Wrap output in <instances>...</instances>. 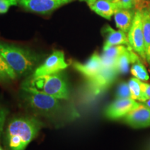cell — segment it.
<instances>
[{
  "label": "cell",
  "mask_w": 150,
  "mask_h": 150,
  "mask_svg": "<svg viewBox=\"0 0 150 150\" xmlns=\"http://www.w3.org/2000/svg\"><path fill=\"white\" fill-rule=\"evenodd\" d=\"M149 11H150V7H149Z\"/></svg>",
  "instance_id": "cell-30"
},
{
  "label": "cell",
  "mask_w": 150,
  "mask_h": 150,
  "mask_svg": "<svg viewBox=\"0 0 150 150\" xmlns=\"http://www.w3.org/2000/svg\"><path fill=\"white\" fill-rule=\"evenodd\" d=\"M130 47L125 45H117L110 47L107 50H104L102 56L104 67H115L116 63L119 56L124 53Z\"/></svg>",
  "instance_id": "cell-15"
},
{
  "label": "cell",
  "mask_w": 150,
  "mask_h": 150,
  "mask_svg": "<svg viewBox=\"0 0 150 150\" xmlns=\"http://www.w3.org/2000/svg\"><path fill=\"white\" fill-rule=\"evenodd\" d=\"M72 65L75 70L85 76L87 80L96 76L104 68L102 56L97 52H95L86 63L83 64L74 61Z\"/></svg>",
  "instance_id": "cell-11"
},
{
  "label": "cell",
  "mask_w": 150,
  "mask_h": 150,
  "mask_svg": "<svg viewBox=\"0 0 150 150\" xmlns=\"http://www.w3.org/2000/svg\"><path fill=\"white\" fill-rule=\"evenodd\" d=\"M142 90L144 95L147 97V99L150 98V83H146L145 81H141Z\"/></svg>",
  "instance_id": "cell-26"
},
{
  "label": "cell",
  "mask_w": 150,
  "mask_h": 150,
  "mask_svg": "<svg viewBox=\"0 0 150 150\" xmlns=\"http://www.w3.org/2000/svg\"><path fill=\"white\" fill-rule=\"evenodd\" d=\"M142 29L146 55V62L150 66V11L149 8L142 10Z\"/></svg>",
  "instance_id": "cell-17"
},
{
  "label": "cell",
  "mask_w": 150,
  "mask_h": 150,
  "mask_svg": "<svg viewBox=\"0 0 150 150\" xmlns=\"http://www.w3.org/2000/svg\"><path fill=\"white\" fill-rule=\"evenodd\" d=\"M42 123L35 117L14 118L6 131V141L9 150H24L42 128Z\"/></svg>",
  "instance_id": "cell-1"
},
{
  "label": "cell",
  "mask_w": 150,
  "mask_h": 150,
  "mask_svg": "<svg viewBox=\"0 0 150 150\" xmlns=\"http://www.w3.org/2000/svg\"><path fill=\"white\" fill-rule=\"evenodd\" d=\"M0 150H2V149H1V148H0Z\"/></svg>",
  "instance_id": "cell-29"
},
{
  "label": "cell",
  "mask_w": 150,
  "mask_h": 150,
  "mask_svg": "<svg viewBox=\"0 0 150 150\" xmlns=\"http://www.w3.org/2000/svg\"><path fill=\"white\" fill-rule=\"evenodd\" d=\"M141 81H142L134 76L131 77L128 82L131 98L139 102H143L147 99L142 92Z\"/></svg>",
  "instance_id": "cell-19"
},
{
  "label": "cell",
  "mask_w": 150,
  "mask_h": 150,
  "mask_svg": "<svg viewBox=\"0 0 150 150\" xmlns=\"http://www.w3.org/2000/svg\"><path fill=\"white\" fill-rule=\"evenodd\" d=\"M80 1H86V3L88 4V6H91L92 4H93L96 1V0H80Z\"/></svg>",
  "instance_id": "cell-27"
},
{
  "label": "cell",
  "mask_w": 150,
  "mask_h": 150,
  "mask_svg": "<svg viewBox=\"0 0 150 150\" xmlns=\"http://www.w3.org/2000/svg\"><path fill=\"white\" fill-rule=\"evenodd\" d=\"M118 74L119 72L115 67H104L98 74L87 80L90 93L94 96L100 95L112 85Z\"/></svg>",
  "instance_id": "cell-6"
},
{
  "label": "cell",
  "mask_w": 150,
  "mask_h": 150,
  "mask_svg": "<svg viewBox=\"0 0 150 150\" xmlns=\"http://www.w3.org/2000/svg\"><path fill=\"white\" fill-rule=\"evenodd\" d=\"M138 55L131 47L119 56L116 63V69L119 74H127L130 68V65Z\"/></svg>",
  "instance_id": "cell-16"
},
{
  "label": "cell",
  "mask_w": 150,
  "mask_h": 150,
  "mask_svg": "<svg viewBox=\"0 0 150 150\" xmlns=\"http://www.w3.org/2000/svg\"><path fill=\"white\" fill-rule=\"evenodd\" d=\"M7 115H8V110H6L5 108H0V138L3 132L4 126Z\"/></svg>",
  "instance_id": "cell-24"
},
{
  "label": "cell",
  "mask_w": 150,
  "mask_h": 150,
  "mask_svg": "<svg viewBox=\"0 0 150 150\" xmlns=\"http://www.w3.org/2000/svg\"><path fill=\"white\" fill-rule=\"evenodd\" d=\"M130 70L134 77L142 81H147L149 80V76L147 69L140 60L139 56H137L136 59L131 63Z\"/></svg>",
  "instance_id": "cell-18"
},
{
  "label": "cell",
  "mask_w": 150,
  "mask_h": 150,
  "mask_svg": "<svg viewBox=\"0 0 150 150\" xmlns=\"http://www.w3.org/2000/svg\"><path fill=\"white\" fill-rule=\"evenodd\" d=\"M134 2L136 10H142L150 7V0H134Z\"/></svg>",
  "instance_id": "cell-25"
},
{
  "label": "cell",
  "mask_w": 150,
  "mask_h": 150,
  "mask_svg": "<svg viewBox=\"0 0 150 150\" xmlns=\"http://www.w3.org/2000/svg\"><path fill=\"white\" fill-rule=\"evenodd\" d=\"M136 9H119L114 14L116 27L120 31L128 33L134 21Z\"/></svg>",
  "instance_id": "cell-13"
},
{
  "label": "cell",
  "mask_w": 150,
  "mask_h": 150,
  "mask_svg": "<svg viewBox=\"0 0 150 150\" xmlns=\"http://www.w3.org/2000/svg\"><path fill=\"white\" fill-rule=\"evenodd\" d=\"M110 1L115 4L120 9L135 8L134 0H110Z\"/></svg>",
  "instance_id": "cell-22"
},
{
  "label": "cell",
  "mask_w": 150,
  "mask_h": 150,
  "mask_svg": "<svg viewBox=\"0 0 150 150\" xmlns=\"http://www.w3.org/2000/svg\"><path fill=\"white\" fill-rule=\"evenodd\" d=\"M12 6H18L17 0H0V14L6 13Z\"/></svg>",
  "instance_id": "cell-23"
},
{
  "label": "cell",
  "mask_w": 150,
  "mask_h": 150,
  "mask_svg": "<svg viewBox=\"0 0 150 150\" xmlns=\"http://www.w3.org/2000/svg\"><path fill=\"white\" fill-rule=\"evenodd\" d=\"M0 54L17 76H25L33 71L37 57L25 49L0 42Z\"/></svg>",
  "instance_id": "cell-3"
},
{
  "label": "cell",
  "mask_w": 150,
  "mask_h": 150,
  "mask_svg": "<svg viewBox=\"0 0 150 150\" xmlns=\"http://www.w3.org/2000/svg\"><path fill=\"white\" fill-rule=\"evenodd\" d=\"M74 1L75 0H17V2L18 6L26 10L45 14Z\"/></svg>",
  "instance_id": "cell-8"
},
{
  "label": "cell",
  "mask_w": 150,
  "mask_h": 150,
  "mask_svg": "<svg viewBox=\"0 0 150 150\" xmlns=\"http://www.w3.org/2000/svg\"><path fill=\"white\" fill-rule=\"evenodd\" d=\"M140 103H142V104L145 105V106H147V107H148V108H150V98H149V99H147V100L145 101V102H140Z\"/></svg>",
  "instance_id": "cell-28"
},
{
  "label": "cell",
  "mask_w": 150,
  "mask_h": 150,
  "mask_svg": "<svg viewBox=\"0 0 150 150\" xmlns=\"http://www.w3.org/2000/svg\"><path fill=\"white\" fill-rule=\"evenodd\" d=\"M128 39L130 47L146 62V55L142 29V10H136L132 25L128 32Z\"/></svg>",
  "instance_id": "cell-5"
},
{
  "label": "cell",
  "mask_w": 150,
  "mask_h": 150,
  "mask_svg": "<svg viewBox=\"0 0 150 150\" xmlns=\"http://www.w3.org/2000/svg\"><path fill=\"white\" fill-rule=\"evenodd\" d=\"M69 64L65 61L64 53L61 51H54L40 65L35 69L33 77L42 75L53 74L64 70Z\"/></svg>",
  "instance_id": "cell-7"
},
{
  "label": "cell",
  "mask_w": 150,
  "mask_h": 150,
  "mask_svg": "<svg viewBox=\"0 0 150 150\" xmlns=\"http://www.w3.org/2000/svg\"><path fill=\"white\" fill-rule=\"evenodd\" d=\"M103 33L106 38V40L103 47V50H106L110 47L117 45H125L130 47L128 35L120 30H114L110 26L106 25L103 28Z\"/></svg>",
  "instance_id": "cell-12"
},
{
  "label": "cell",
  "mask_w": 150,
  "mask_h": 150,
  "mask_svg": "<svg viewBox=\"0 0 150 150\" xmlns=\"http://www.w3.org/2000/svg\"><path fill=\"white\" fill-rule=\"evenodd\" d=\"M22 88H30L51 95L59 99H67L70 96L68 83L63 73L31 76L22 83Z\"/></svg>",
  "instance_id": "cell-2"
},
{
  "label": "cell",
  "mask_w": 150,
  "mask_h": 150,
  "mask_svg": "<svg viewBox=\"0 0 150 150\" xmlns=\"http://www.w3.org/2000/svg\"><path fill=\"white\" fill-rule=\"evenodd\" d=\"M22 91L24 102L34 111L49 115L59 109V99L33 89L22 88Z\"/></svg>",
  "instance_id": "cell-4"
},
{
  "label": "cell",
  "mask_w": 150,
  "mask_h": 150,
  "mask_svg": "<svg viewBox=\"0 0 150 150\" xmlns=\"http://www.w3.org/2000/svg\"><path fill=\"white\" fill-rule=\"evenodd\" d=\"M116 97L118 99H126L131 98V91L128 83L126 82H122L118 86L116 93Z\"/></svg>",
  "instance_id": "cell-21"
},
{
  "label": "cell",
  "mask_w": 150,
  "mask_h": 150,
  "mask_svg": "<svg viewBox=\"0 0 150 150\" xmlns=\"http://www.w3.org/2000/svg\"><path fill=\"white\" fill-rule=\"evenodd\" d=\"M17 75L0 54V81L7 82L16 79Z\"/></svg>",
  "instance_id": "cell-20"
},
{
  "label": "cell",
  "mask_w": 150,
  "mask_h": 150,
  "mask_svg": "<svg viewBox=\"0 0 150 150\" xmlns=\"http://www.w3.org/2000/svg\"><path fill=\"white\" fill-rule=\"evenodd\" d=\"M122 119L127 125L134 129L150 127V108L140 103L138 107L129 112Z\"/></svg>",
  "instance_id": "cell-10"
},
{
  "label": "cell",
  "mask_w": 150,
  "mask_h": 150,
  "mask_svg": "<svg viewBox=\"0 0 150 150\" xmlns=\"http://www.w3.org/2000/svg\"><path fill=\"white\" fill-rule=\"evenodd\" d=\"M90 8L106 20H110L111 17L120 9L110 0H96L93 4L90 6Z\"/></svg>",
  "instance_id": "cell-14"
},
{
  "label": "cell",
  "mask_w": 150,
  "mask_h": 150,
  "mask_svg": "<svg viewBox=\"0 0 150 150\" xmlns=\"http://www.w3.org/2000/svg\"><path fill=\"white\" fill-rule=\"evenodd\" d=\"M140 102L132 98L118 99L110 104L104 111V115L111 120L122 119L129 112L140 106Z\"/></svg>",
  "instance_id": "cell-9"
}]
</instances>
